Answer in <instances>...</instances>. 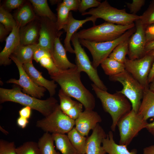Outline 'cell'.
<instances>
[{
	"instance_id": "obj_22",
	"label": "cell",
	"mask_w": 154,
	"mask_h": 154,
	"mask_svg": "<svg viewBox=\"0 0 154 154\" xmlns=\"http://www.w3.org/2000/svg\"><path fill=\"white\" fill-rule=\"evenodd\" d=\"M17 26L19 28L25 26L36 17L32 5L28 1L17 9L13 15Z\"/></svg>"
},
{
	"instance_id": "obj_43",
	"label": "cell",
	"mask_w": 154,
	"mask_h": 154,
	"mask_svg": "<svg viewBox=\"0 0 154 154\" xmlns=\"http://www.w3.org/2000/svg\"><path fill=\"white\" fill-rule=\"evenodd\" d=\"M47 55H50L52 56L51 54L48 50L37 45L34 51L33 59L37 62H39L41 58Z\"/></svg>"
},
{
	"instance_id": "obj_37",
	"label": "cell",
	"mask_w": 154,
	"mask_h": 154,
	"mask_svg": "<svg viewBox=\"0 0 154 154\" xmlns=\"http://www.w3.org/2000/svg\"><path fill=\"white\" fill-rule=\"evenodd\" d=\"M39 62L48 70L50 75L59 72V70L56 66L50 55L45 56L40 59Z\"/></svg>"
},
{
	"instance_id": "obj_10",
	"label": "cell",
	"mask_w": 154,
	"mask_h": 154,
	"mask_svg": "<svg viewBox=\"0 0 154 154\" xmlns=\"http://www.w3.org/2000/svg\"><path fill=\"white\" fill-rule=\"evenodd\" d=\"M71 41L74 48L76 55V65L78 71L80 72H85L93 84L100 89L107 91V88L100 78L97 69L93 66L88 56L81 46L76 32L73 35Z\"/></svg>"
},
{
	"instance_id": "obj_38",
	"label": "cell",
	"mask_w": 154,
	"mask_h": 154,
	"mask_svg": "<svg viewBox=\"0 0 154 154\" xmlns=\"http://www.w3.org/2000/svg\"><path fill=\"white\" fill-rule=\"evenodd\" d=\"M14 142L0 140V154H17Z\"/></svg>"
},
{
	"instance_id": "obj_19",
	"label": "cell",
	"mask_w": 154,
	"mask_h": 154,
	"mask_svg": "<svg viewBox=\"0 0 154 154\" xmlns=\"http://www.w3.org/2000/svg\"><path fill=\"white\" fill-rule=\"evenodd\" d=\"M106 136L103 129L98 123L92 130L91 135L87 138L86 154H106L101 144Z\"/></svg>"
},
{
	"instance_id": "obj_42",
	"label": "cell",
	"mask_w": 154,
	"mask_h": 154,
	"mask_svg": "<svg viewBox=\"0 0 154 154\" xmlns=\"http://www.w3.org/2000/svg\"><path fill=\"white\" fill-rule=\"evenodd\" d=\"M145 2V0H133L131 3H127L126 4L131 14L136 15L144 5Z\"/></svg>"
},
{
	"instance_id": "obj_12",
	"label": "cell",
	"mask_w": 154,
	"mask_h": 154,
	"mask_svg": "<svg viewBox=\"0 0 154 154\" xmlns=\"http://www.w3.org/2000/svg\"><path fill=\"white\" fill-rule=\"evenodd\" d=\"M10 58L15 64L18 69L19 78L18 80L11 78L7 80V83H13L20 86L23 92L32 97L40 99L43 97L46 89L35 84L24 70L23 64L11 56Z\"/></svg>"
},
{
	"instance_id": "obj_52",
	"label": "cell",
	"mask_w": 154,
	"mask_h": 154,
	"mask_svg": "<svg viewBox=\"0 0 154 154\" xmlns=\"http://www.w3.org/2000/svg\"><path fill=\"white\" fill-rule=\"evenodd\" d=\"M145 128L153 135L154 138V120L152 122L148 123Z\"/></svg>"
},
{
	"instance_id": "obj_11",
	"label": "cell",
	"mask_w": 154,
	"mask_h": 154,
	"mask_svg": "<svg viewBox=\"0 0 154 154\" xmlns=\"http://www.w3.org/2000/svg\"><path fill=\"white\" fill-rule=\"evenodd\" d=\"M154 60L151 54L147 53L143 57L135 60L126 58L125 70L143 86L149 88L148 77Z\"/></svg>"
},
{
	"instance_id": "obj_26",
	"label": "cell",
	"mask_w": 154,
	"mask_h": 154,
	"mask_svg": "<svg viewBox=\"0 0 154 154\" xmlns=\"http://www.w3.org/2000/svg\"><path fill=\"white\" fill-rule=\"evenodd\" d=\"M36 15L39 17H46L56 22L57 17L50 9L46 0H30Z\"/></svg>"
},
{
	"instance_id": "obj_2",
	"label": "cell",
	"mask_w": 154,
	"mask_h": 154,
	"mask_svg": "<svg viewBox=\"0 0 154 154\" xmlns=\"http://www.w3.org/2000/svg\"><path fill=\"white\" fill-rule=\"evenodd\" d=\"M11 102L28 106L38 112L45 117L50 114L59 105L53 96L45 100L35 98L23 92L18 86L11 89L0 88V102Z\"/></svg>"
},
{
	"instance_id": "obj_45",
	"label": "cell",
	"mask_w": 154,
	"mask_h": 154,
	"mask_svg": "<svg viewBox=\"0 0 154 154\" xmlns=\"http://www.w3.org/2000/svg\"><path fill=\"white\" fill-rule=\"evenodd\" d=\"M145 33L147 43L154 40V24L146 27Z\"/></svg>"
},
{
	"instance_id": "obj_25",
	"label": "cell",
	"mask_w": 154,
	"mask_h": 154,
	"mask_svg": "<svg viewBox=\"0 0 154 154\" xmlns=\"http://www.w3.org/2000/svg\"><path fill=\"white\" fill-rule=\"evenodd\" d=\"M37 45H24L20 43L11 56L23 64L32 62Z\"/></svg>"
},
{
	"instance_id": "obj_7",
	"label": "cell",
	"mask_w": 154,
	"mask_h": 154,
	"mask_svg": "<svg viewBox=\"0 0 154 154\" xmlns=\"http://www.w3.org/2000/svg\"><path fill=\"white\" fill-rule=\"evenodd\" d=\"M109 79L122 84V89L117 92L129 100L131 104L132 110L137 113L144 90L143 86L125 70L117 74L109 76Z\"/></svg>"
},
{
	"instance_id": "obj_49",
	"label": "cell",
	"mask_w": 154,
	"mask_h": 154,
	"mask_svg": "<svg viewBox=\"0 0 154 154\" xmlns=\"http://www.w3.org/2000/svg\"><path fill=\"white\" fill-rule=\"evenodd\" d=\"M149 53L152 55L154 58V50L150 51ZM154 77V60L152 64V67L148 77V82L149 83L153 80Z\"/></svg>"
},
{
	"instance_id": "obj_51",
	"label": "cell",
	"mask_w": 154,
	"mask_h": 154,
	"mask_svg": "<svg viewBox=\"0 0 154 154\" xmlns=\"http://www.w3.org/2000/svg\"><path fill=\"white\" fill-rule=\"evenodd\" d=\"M143 154H154V145H151L144 148Z\"/></svg>"
},
{
	"instance_id": "obj_18",
	"label": "cell",
	"mask_w": 154,
	"mask_h": 154,
	"mask_svg": "<svg viewBox=\"0 0 154 154\" xmlns=\"http://www.w3.org/2000/svg\"><path fill=\"white\" fill-rule=\"evenodd\" d=\"M19 28L17 26L14 27L6 38L5 45L0 53L1 65L6 66L11 63L10 56L20 43Z\"/></svg>"
},
{
	"instance_id": "obj_4",
	"label": "cell",
	"mask_w": 154,
	"mask_h": 154,
	"mask_svg": "<svg viewBox=\"0 0 154 154\" xmlns=\"http://www.w3.org/2000/svg\"><path fill=\"white\" fill-rule=\"evenodd\" d=\"M135 26L134 23L122 25L105 22L98 25L82 29L76 32L79 39L96 42H104L115 40L126 31Z\"/></svg>"
},
{
	"instance_id": "obj_3",
	"label": "cell",
	"mask_w": 154,
	"mask_h": 154,
	"mask_svg": "<svg viewBox=\"0 0 154 154\" xmlns=\"http://www.w3.org/2000/svg\"><path fill=\"white\" fill-rule=\"evenodd\" d=\"M92 89L100 100L104 110L108 113L112 119L111 126L114 131L119 120L132 110L131 103L123 94L117 91L111 94L103 90L94 84H91Z\"/></svg>"
},
{
	"instance_id": "obj_47",
	"label": "cell",
	"mask_w": 154,
	"mask_h": 154,
	"mask_svg": "<svg viewBox=\"0 0 154 154\" xmlns=\"http://www.w3.org/2000/svg\"><path fill=\"white\" fill-rule=\"evenodd\" d=\"M29 123L28 119L21 116H19L17 120V125L23 129L25 128Z\"/></svg>"
},
{
	"instance_id": "obj_34",
	"label": "cell",
	"mask_w": 154,
	"mask_h": 154,
	"mask_svg": "<svg viewBox=\"0 0 154 154\" xmlns=\"http://www.w3.org/2000/svg\"><path fill=\"white\" fill-rule=\"evenodd\" d=\"M17 154H42L37 143L30 141L26 142L16 148Z\"/></svg>"
},
{
	"instance_id": "obj_23",
	"label": "cell",
	"mask_w": 154,
	"mask_h": 154,
	"mask_svg": "<svg viewBox=\"0 0 154 154\" xmlns=\"http://www.w3.org/2000/svg\"><path fill=\"white\" fill-rule=\"evenodd\" d=\"M137 113L146 120L154 117V92L149 88L144 89Z\"/></svg>"
},
{
	"instance_id": "obj_32",
	"label": "cell",
	"mask_w": 154,
	"mask_h": 154,
	"mask_svg": "<svg viewBox=\"0 0 154 154\" xmlns=\"http://www.w3.org/2000/svg\"><path fill=\"white\" fill-rule=\"evenodd\" d=\"M56 10L57 17L56 23L58 29L60 31L62 29H64L66 26L70 11L62 2L58 4Z\"/></svg>"
},
{
	"instance_id": "obj_35",
	"label": "cell",
	"mask_w": 154,
	"mask_h": 154,
	"mask_svg": "<svg viewBox=\"0 0 154 154\" xmlns=\"http://www.w3.org/2000/svg\"><path fill=\"white\" fill-rule=\"evenodd\" d=\"M60 107L62 111L65 113L70 110L76 103L77 101L73 100L71 97L66 94L61 89L59 91Z\"/></svg>"
},
{
	"instance_id": "obj_24",
	"label": "cell",
	"mask_w": 154,
	"mask_h": 154,
	"mask_svg": "<svg viewBox=\"0 0 154 154\" xmlns=\"http://www.w3.org/2000/svg\"><path fill=\"white\" fill-rule=\"evenodd\" d=\"M102 146L106 153L108 154H137V151L133 149L129 151L127 146L116 143L114 139L113 133L110 131L106 137L103 140Z\"/></svg>"
},
{
	"instance_id": "obj_41",
	"label": "cell",
	"mask_w": 154,
	"mask_h": 154,
	"mask_svg": "<svg viewBox=\"0 0 154 154\" xmlns=\"http://www.w3.org/2000/svg\"><path fill=\"white\" fill-rule=\"evenodd\" d=\"M83 105L77 102L75 105L65 114L72 119L75 120L83 112Z\"/></svg>"
},
{
	"instance_id": "obj_8",
	"label": "cell",
	"mask_w": 154,
	"mask_h": 154,
	"mask_svg": "<svg viewBox=\"0 0 154 154\" xmlns=\"http://www.w3.org/2000/svg\"><path fill=\"white\" fill-rule=\"evenodd\" d=\"M148 123L147 120L131 110L117 123L120 135L119 144L128 146L140 131L146 128Z\"/></svg>"
},
{
	"instance_id": "obj_36",
	"label": "cell",
	"mask_w": 154,
	"mask_h": 154,
	"mask_svg": "<svg viewBox=\"0 0 154 154\" xmlns=\"http://www.w3.org/2000/svg\"><path fill=\"white\" fill-rule=\"evenodd\" d=\"M139 20L145 28L154 24V1H152L147 9L140 16Z\"/></svg>"
},
{
	"instance_id": "obj_14",
	"label": "cell",
	"mask_w": 154,
	"mask_h": 154,
	"mask_svg": "<svg viewBox=\"0 0 154 154\" xmlns=\"http://www.w3.org/2000/svg\"><path fill=\"white\" fill-rule=\"evenodd\" d=\"M136 30L128 40L129 59L135 60L140 58L146 54L145 46L147 43L145 27L139 19L135 22Z\"/></svg>"
},
{
	"instance_id": "obj_54",
	"label": "cell",
	"mask_w": 154,
	"mask_h": 154,
	"mask_svg": "<svg viewBox=\"0 0 154 154\" xmlns=\"http://www.w3.org/2000/svg\"><path fill=\"white\" fill-rule=\"evenodd\" d=\"M50 1L51 4H53L56 3H58V4L59 3L61 2V1L59 0H50Z\"/></svg>"
},
{
	"instance_id": "obj_44",
	"label": "cell",
	"mask_w": 154,
	"mask_h": 154,
	"mask_svg": "<svg viewBox=\"0 0 154 154\" xmlns=\"http://www.w3.org/2000/svg\"><path fill=\"white\" fill-rule=\"evenodd\" d=\"M80 0H63L62 3L70 11L78 10Z\"/></svg>"
},
{
	"instance_id": "obj_16",
	"label": "cell",
	"mask_w": 154,
	"mask_h": 154,
	"mask_svg": "<svg viewBox=\"0 0 154 154\" xmlns=\"http://www.w3.org/2000/svg\"><path fill=\"white\" fill-rule=\"evenodd\" d=\"M40 28V18L37 16L34 20L20 28V43L24 45L37 44Z\"/></svg>"
},
{
	"instance_id": "obj_17",
	"label": "cell",
	"mask_w": 154,
	"mask_h": 154,
	"mask_svg": "<svg viewBox=\"0 0 154 154\" xmlns=\"http://www.w3.org/2000/svg\"><path fill=\"white\" fill-rule=\"evenodd\" d=\"M97 19L95 16H91L84 19L77 20L74 18L72 13L70 12L68 23L64 29L66 32L64 43V47L66 52L74 54V49L72 48L70 43L73 35L84 24L88 21H92L94 25Z\"/></svg>"
},
{
	"instance_id": "obj_1",
	"label": "cell",
	"mask_w": 154,
	"mask_h": 154,
	"mask_svg": "<svg viewBox=\"0 0 154 154\" xmlns=\"http://www.w3.org/2000/svg\"><path fill=\"white\" fill-rule=\"evenodd\" d=\"M80 73L76 68L60 70L50 75L66 94L81 103L85 109L93 110L96 101L93 95L83 85L81 80Z\"/></svg>"
},
{
	"instance_id": "obj_6",
	"label": "cell",
	"mask_w": 154,
	"mask_h": 154,
	"mask_svg": "<svg viewBox=\"0 0 154 154\" xmlns=\"http://www.w3.org/2000/svg\"><path fill=\"white\" fill-rule=\"evenodd\" d=\"M135 30V27H134L127 31L118 38L110 41L96 42L79 39V41L90 52L93 59L92 65L97 69L109 57L115 48L120 43L129 39Z\"/></svg>"
},
{
	"instance_id": "obj_55",
	"label": "cell",
	"mask_w": 154,
	"mask_h": 154,
	"mask_svg": "<svg viewBox=\"0 0 154 154\" xmlns=\"http://www.w3.org/2000/svg\"><path fill=\"white\" fill-rule=\"evenodd\" d=\"M0 128L1 131L4 133L5 134H7L8 133V132L3 129L1 127V126H0Z\"/></svg>"
},
{
	"instance_id": "obj_27",
	"label": "cell",
	"mask_w": 154,
	"mask_h": 154,
	"mask_svg": "<svg viewBox=\"0 0 154 154\" xmlns=\"http://www.w3.org/2000/svg\"><path fill=\"white\" fill-rule=\"evenodd\" d=\"M56 149L62 154H78L67 135L65 134H52Z\"/></svg>"
},
{
	"instance_id": "obj_29",
	"label": "cell",
	"mask_w": 154,
	"mask_h": 154,
	"mask_svg": "<svg viewBox=\"0 0 154 154\" xmlns=\"http://www.w3.org/2000/svg\"><path fill=\"white\" fill-rule=\"evenodd\" d=\"M100 64L105 74L109 76L117 74L125 70L124 64L109 57Z\"/></svg>"
},
{
	"instance_id": "obj_50",
	"label": "cell",
	"mask_w": 154,
	"mask_h": 154,
	"mask_svg": "<svg viewBox=\"0 0 154 154\" xmlns=\"http://www.w3.org/2000/svg\"><path fill=\"white\" fill-rule=\"evenodd\" d=\"M153 50H154V40L147 43L145 46L146 53Z\"/></svg>"
},
{
	"instance_id": "obj_30",
	"label": "cell",
	"mask_w": 154,
	"mask_h": 154,
	"mask_svg": "<svg viewBox=\"0 0 154 154\" xmlns=\"http://www.w3.org/2000/svg\"><path fill=\"white\" fill-rule=\"evenodd\" d=\"M54 140L52 134L45 132L39 139L37 142L42 154H60L55 149Z\"/></svg>"
},
{
	"instance_id": "obj_39",
	"label": "cell",
	"mask_w": 154,
	"mask_h": 154,
	"mask_svg": "<svg viewBox=\"0 0 154 154\" xmlns=\"http://www.w3.org/2000/svg\"><path fill=\"white\" fill-rule=\"evenodd\" d=\"M101 2L97 0H81L80 1L78 11L81 14L85 12L88 9L97 7Z\"/></svg>"
},
{
	"instance_id": "obj_40",
	"label": "cell",
	"mask_w": 154,
	"mask_h": 154,
	"mask_svg": "<svg viewBox=\"0 0 154 154\" xmlns=\"http://www.w3.org/2000/svg\"><path fill=\"white\" fill-rule=\"evenodd\" d=\"M26 1L24 0H6L5 1L2 6L9 12L10 10L18 9Z\"/></svg>"
},
{
	"instance_id": "obj_13",
	"label": "cell",
	"mask_w": 154,
	"mask_h": 154,
	"mask_svg": "<svg viewBox=\"0 0 154 154\" xmlns=\"http://www.w3.org/2000/svg\"><path fill=\"white\" fill-rule=\"evenodd\" d=\"M39 17L40 28L37 45L48 50L52 56L55 40L63 32L58 30L56 22L46 17Z\"/></svg>"
},
{
	"instance_id": "obj_33",
	"label": "cell",
	"mask_w": 154,
	"mask_h": 154,
	"mask_svg": "<svg viewBox=\"0 0 154 154\" xmlns=\"http://www.w3.org/2000/svg\"><path fill=\"white\" fill-rule=\"evenodd\" d=\"M0 22L10 33L13 28L17 26L13 16L1 5L0 7Z\"/></svg>"
},
{
	"instance_id": "obj_21",
	"label": "cell",
	"mask_w": 154,
	"mask_h": 154,
	"mask_svg": "<svg viewBox=\"0 0 154 154\" xmlns=\"http://www.w3.org/2000/svg\"><path fill=\"white\" fill-rule=\"evenodd\" d=\"M60 37L57 38L54 42L52 58L56 66L60 70H65L76 67L70 62L66 54V51L61 43Z\"/></svg>"
},
{
	"instance_id": "obj_31",
	"label": "cell",
	"mask_w": 154,
	"mask_h": 154,
	"mask_svg": "<svg viewBox=\"0 0 154 154\" xmlns=\"http://www.w3.org/2000/svg\"><path fill=\"white\" fill-rule=\"evenodd\" d=\"M129 39L118 44L108 57L124 64L127 58L126 56L128 53Z\"/></svg>"
},
{
	"instance_id": "obj_48",
	"label": "cell",
	"mask_w": 154,
	"mask_h": 154,
	"mask_svg": "<svg viewBox=\"0 0 154 154\" xmlns=\"http://www.w3.org/2000/svg\"><path fill=\"white\" fill-rule=\"evenodd\" d=\"M9 32L3 24L0 23V40L1 42L4 40L6 36Z\"/></svg>"
},
{
	"instance_id": "obj_28",
	"label": "cell",
	"mask_w": 154,
	"mask_h": 154,
	"mask_svg": "<svg viewBox=\"0 0 154 154\" xmlns=\"http://www.w3.org/2000/svg\"><path fill=\"white\" fill-rule=\"evenodd\" d=\"M68 137L78 154H85L87 137L80 134L74 127L68 133Z\"/></svg>"
},
{
	"instance_id": "obj_20",
	"label": "cell",
	"mask_w": 154,
	"mask_h": 154,
	"mask_svg": "<svg viewBox=\"0 0 154 154\" xmlns=\"http://www.w3.org/2000/svg\"><path fill=\"white\" fill-rule=\"evenodd\" d=\"M23 67L33 81L38 86L47 90L50 96H53L55 94L57 84L54 80H48L44 77L41 73L34 66L32 62L23 64Z\"/></svg>"
},
{
	"instance_id": "obj_9",
	"label": "cell",
	"mask_w": 154,
	"mask_h": 154,
	"mask_svg": "<svg viewBox=\"0 0 154 154\" xmlns=\"http://www.w3.org/2000/svg\"><path fill=\"white\" fill-rule=\"evenodd\" d=\"M74 125L75 120L64 113L59 104L50 114L37 121L36 123L37 127L52 134L67 133Z\"/></svg>"
},
{
	"instance_id": "obj_15",
	"label": "cell",
	"mask_w": 154,
	"mask_h": 154,
	"mask_svg": "<svg viewBox=\"0 0 154 154\" xmlns=\"http://www.w3.org/2000/svg\"><path fill=\"white\" fill-rule=\"evenodd\" d=\"M102 121L97 112L93 110L85 109L75 120V128L80 134L87 136L90 131L94 129Z\"/></svg>"
},
{
	"instance_id": "obj_53",
	"label": "cell",
	"mask_w": 154,
	"mask_h": 154,
	"mask_svg": "<svg viewBox=\"0 0 154 154\" xmlns=\"http://www.w3.org/2000/svg\"><path fill=\"white\" fill-rule=\"evenodd\" d=\"M149 88L150 90L154 92V77L151 81L149 83Z\"/></svg>"
},
{
	"instance_id": "obj_5",
	"label": "cell",
	"mask_w": 154,
	"mask_h": 154,
	"mask_svg": "<svg viewBox=\"0 0 154 154\" xmlns=\"http://www.w3.org/2000/svg\"><path fill=\"white\" fill-rule=\"evenodd\" d=\"M81 15H91L97 19H102L106 22L122 25L133 24L140 18V16L128 13L125 9H119L112 7L106 0L101 3L98 7L91 8Z\"/></svg>"
},
{
	"instance_id": "obj_46",
	"label": "cell",
	"mask_w": 154,
	"mask_h": 154,
	"mask_svg": "<svg viewBox=\"0 0 154 154\" xmlns=\"http://www.w3.org/2000/svg\"><path fill=\"white\" fill-rule=\"evenodd\" d=\"M32 109L28 106H25L19 111V116L28 119L30 117Z\"/></svg>"
}]
</instances>
